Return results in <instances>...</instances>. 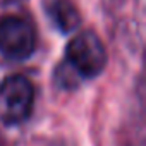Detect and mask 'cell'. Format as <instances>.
I'll return each instance as SVG.
<instances>
[{
  "instance_id": "2",
  "label": "cell",
  "mask_w": 146,
  "mask_h": 146,
  "mask_svg": "<svg viewBox=\"0 0 146 146\" xmlns=\"http://www.w3.org/2000/svg\"><path fill=\"white\" fill-rule=\"evenodd\" d=\"M35 107V86L21 76H9L0 84V120L5 125L26 122Z\"/></svg>"
},
{
  "instance_id": "4",
  "label": "cell",
  "mask_w": 146,
  "mask_h": 146,
  "mask_svg": "<svg viewBox=\"0 0 146 146\" xmlns=\"http://www.w3.org/2000/svg\"><path fill=\"white\" fill-rule=\"evenodd\" d=\"M45 12L62 35L76 31L81 21L78 9L70 0H45Z\"/></svg>"
},
{
  "instance_id": "3",
  "label": "cell",
  "mask_w": 146,
  "mask_h": 146,
  "mask_svg": "<svg viewBox=\"0 0 146 146\" xmlns=\"http://www.w3.org/2000/svg\"><path fill=\"white\" fill-rule=\"evenodd\" d=\"M36 33L29 21L7 16L0 19V53L9 60L23 62L35 53Z\"/></svg>"
},
{
  "instance_id": "1",
  "label": "cell",
  "mask_w": 146,
  "mask_h": 146,
  "mask_svg": "<svg viewBox=\"0 0 146 146\" xmlns=\"http://www.w3.org/2000/svg\"><path fill=\"white\" fill-rule=\"evenodd\" d=\"M78 81L100 76L107 65V50L100 36L93 31L76 35L65 48V58L60 64Z\"/></svg>"
}]
</instances>
